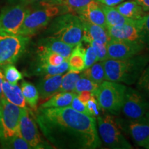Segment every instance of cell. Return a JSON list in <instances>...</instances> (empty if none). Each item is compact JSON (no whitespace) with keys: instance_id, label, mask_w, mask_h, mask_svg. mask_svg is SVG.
Here are the masks:
<instances>
[{"instance_id":"obj_1","label":"cell","mask_w":149,"mask_h":149,"mask_svg":"<svg viewBox=\"0 0 149 149\" xmlns=\"http://www.w3.org/2000/svg\"><path fill=\"white\" fill-rule=\"evenodd\" d=\"M95 119L70 107H40L36 110V122L43 134L51 144L59 148H100L102 141Z\"/></svg>"},{"instance_id":"obj_2","label":"cell","mask_w":149,"mask_h":149,"mask_svg":"<svg viewBox=\"0 0 149 149\" xmlns=\"http://www.w3.org/2000/svg\"><path fill=\"white\" fill-rule=\"evenodd\" d=\"M106 80L132 85L136 83L149 64V54H139L124 59L103 61Z\"/></svg>"},{"instance_id":"obj_3","label":"cell","mask_w":149,"mask_h":149,"mask_svg":"<svg viewBox=\"0 0 149 149\" xmlns=\"http://www.w3.org/2000/svg\"><path fill=\"white\" fill-rule=\"evenodd\" d=\"M50 35L66 44L75 46L82 42V19L77 15L64 13L53 19L48 29Z\"/></svg>"},{"instance_id":"obj_4","label":"cell","mask_w":149,"mask_h":149,"mask_svg":"<svg viewBox=\"0 0 149 149\" xmlns=\"http://www.w3.org/2000/svg\"><path fill=\"white\" fill-rule=\"evenodd\" d=\"M33 10H30L24 19L18 34L31 36L45 29L50 22L59 15L66 13L64 7L60 5H42Z\"/></svg>"},{"instance_id":"obj_5","label":"cell","mask_w":149,"mask_h":149,"mask_svg":"<svg viewBox=\"0 0 149 149\" xmlns=\"http://www.w3.org/2000/svg\"><path fill=\"white\" fill-rule=\"evenodd\" d=\"M126 88L121 83L106 80L100 85L94 96L102 110L117 115L122 110Z\"/></svg>"},{"instance_id":"obj_6","label":"cell","mask_w":149,"mask_h":149,"mask_svg":"<svg viewBox=\"0 0 149 149\" xmlns=\"http://www.w3.org/2000/svg\"><path fill=\"white\" fill-rule=\"evenodd\" d=\"M30 37L0 31V67L14 64L24 55Z\"/></svg>"},{"instance_id":"obj_7","label":"cell","mask_w":149,"mask_h":149,"mask_svg":"<svg viewBox=\"0 0 149 149\" xmlns=\"http://www.w3.org/2000/svg\"><path fill=\"white\" fill-rule=\"evenodd\" d=\"M97 121L100 139L106 147L112 149L133 148L111 115H100L97 117Z\"/></svg>"},{"instance_id":"obj_8","label":"cell","mask_w":149,"mask_h":149,"mask_svg":"<svg viewBox=\"0 0 149 149\" xmlns=\"http://www.w3.org/2000/svg\"><path fill=\"white\" fill-rule=\"evenodd\" d=\"M23 108L9 102L3 97L0 106V142L19 134L20 117Z\"/></svg>"},{"instance_id":"obj_9","label":"cell","mask_w":149,"mask_h":149,"mask_svg":"<svg viewBox=\"0 0 149 149\" xmlns=\"http://www.w3.org/2000/svg\"><path fill=\"white\" fill-rule=\"evenodd\" d=\"M31 10L25 3L8 6L0 13V31L18 34L26 16Z\"/></svg>"},{"instance_id":"obj_10","label":"cell","mask_w":149,"mask_h":149,"mask_svg":"<svg viewBox=\"0 0 149 149\" xmlns=\"http://www.w3.org/2000/svg\"><path fill=\"white\" fill-rule=\"evenodd\" d=\"M121 111L128 120L148 117L149 102L139 91L127 87Z\"/></svg>"},{"instance_id":"obj_11","label":"cell","mask_w":149,"mask_h":149,"mask_svg":"<svg viewBox=\"0 0 149 149\" xmlns=\"http://www.w3.org/2000/svg\"><path fill=\"white\" fill-rule=\"evenodd\" d=\"M146 44L139 41L110 39L107 44L109 59H124L130 58L144 50Z\"/></svg>"},{"instance_id":"obj_12","label":"cell","mask_w":149,"mask_h":149,"mask_svg":"<svg viewBox=\"0 0 149 149\" xmlns=\"http://www.w3.org/2000/svg\"><path fill=\"white\" fill-rule=\"evenodd\" d=\"M19 134L32 148H42V140L33 114L28 109H23L20 117Z\"/></svg>"},{"instance_id":"obj_13","label":"cell","mask_w":149,"mask_h":149,"mask_svg":"<svg viewBox=\"0 0 149 149\" xmlns=\"http://www.w3.org/2000/svg\"><path fill=\"white\" fill-rule=\"evenodd\" d=\"M124 124V130L130 136L138 146L146 148L149 139V122L148 117L137 120H128Z\"/></svg>"},{"instance_id":"obj_14","label":"cell","mask_w":149,"mask_h":149,"mask_svg":"<svg viewBox=\"0 0 149 149\" xmlns=\"http://www.w3.org/2000/svg\"><path fill=\"white\" fill-rule=\"evenodd\" d=\"M110 39L140 41V33L135 24H122L118 26H108L107 28Z\"/></svg>"},{"instance_id":"obj_15","label":"cell","mask_w":149,"mask_h":149,"mask_svg":"<svg viewBox=\"0 0 149 149\" xmlns=\"http://www.w3.org/2000/svg\"><path fill=\"white\" fill-rule=\"evenodd\" d=\"M77 14L81 19L91 22L93 24L101 26L105 29L107 28L105 15L100 3L97 2L95 0H92Z\"/></svg>"},{"instance_id":"obj_16","label":"cell","mask_w":149,"mask_h":149,"mask_svg":"<svg viewBox=\"0 0 149 149\" xmlns=\"http://www.w3.org/2000/svg\"><path fill=\"white\" fill-rule=\"evenodd\" d=\"M62 77L63 74H55L44 76V77L40 80L37 84L36 87L41 100H48L58 92Z\"/></svg>"},{"instance_id":"obj_17","label":"cell","mask_w":149,"mask_h":149,"mask_svg":"<svg viewBox=\"0 0 149 149\" xmlns=\"http://www.w3.org/2000/svg\"><path fill=\"white\" fill-rule=\"evenodd\" d=\"M83 37L82 41L89 43L93 41L107 44L110 40L107 30L101 26L93 24L82 19Z\"/></svg>"},{"instance_id":"obj_18","label":"cell","mask_w":149,"mask_h":149,"mask_svg":"<svg viewBox=\"0 0 149 149\" xmlns=\"http://www.w3.org/2000/svg\"><path fill=\"white\" fill-rule=\"evenodd\" d=\"M39 47L58 53L63 56L66 59H68L74 46L69 45L58 39L47 37L40 41Z\"/></svg>"},{"instance_id":"obj_19","label":"cell","mask_w":149,"mask_h":149,"mask_svg":"<svg viewBox=\"0 0 149 149\" xmlns=\"http://www.w3.org/2000/svg\"><path fill=\"white\" fill-rule=\"evenodd\" d=\"M3 97L9 102L23 109H27V104L20 86L13 84L4 79L2 83Z\"/></svg>"},{"instance_id":"obj_20","label":"cell","mask_w":149,"mask_h":149,"mask_svg":"<svg viewBox=\"0 0 149 149\" xmlns=\"http://www.w3.org/2000/svg\"><path fill=\"white\" fill-rule=\"evenodd\" d=\"M68 71L79 73L85 69V48L81 42L74 46L68 59Z\"/></svg>"},{"instance_id":"obj_21","label":"cell","mask_w":149,"mask_h":149,"mask_svg":"<svg viewBox=\"0 0 149 149\" xmlns=\"http://www.w3.org/2000/svg\"><path fill=\"white\" fill-rule=\"evenodd\" d=\"M106 17L108 26H118L122 24H135L137 20L126 17L119 12L114 6L100 4Z\"/></svg>"},{"instance_id":"obj_22","label":"cell","mask_w":149,"mask_h":149,"mask_svg":"<svg viewBox=\"0 0 149 149\" xmlns=\"http://www.w3.org/2000/svg\"><path fill=\"white\" fill-rule=\"evenodd\" d=\"M77 95L74 92L57 93L44 102L40 107L43 108H63L70 107L73 98Z\"/></svg>"},{"instance_id":"obj_23","label":"cell","mask_w":149,"mask_h":149,"mask_svg":"<svg viewBox=\"0 0 149 149\" xmlns=\"http://www.w3.org/2000/svg\"><path fill=\"white\" fill-rule=\"evenodd\" d=\"M122 15L132 19H139L146 13L135 0L123 1L115 7Z\"/></svg>"},{"instance_id":"obj_24","label":"cell","mask_w":149,"mask_h":149,"mask_svg":"<svg viewBox=\"0 0 149 149\" xmlns=\"http://www.w3.org/2000/svg\"><path fill=\"white\" fill-rule=\"evenodd\" d=\"M20 88L22 89L26 104L29 106L31 109L36 111L37 109V104H38L39 99H40L37 87L31 83L26 81H22Z\"/></svg>"},{"instance_id":"obj_25","label":"cell","mask_w":149,"mask_h":149,"mask_svg":"<svg viewBox=\"0 0 149 149\" xmlns=\"http://www.w3.org/2000/svg\"><path fill=\"white\" fill-rule=\"evenodd\" d=\"M81 74L99 85L106 81V74L102 61L95 62L92 66L85 68Z\"/></svg>"},{"instance_id":"obj_26","label":"cell","mask_w":149,"mask_h":149,"mask_svg":"<svg viewBox=\"0 0 149 149\" xmlns=\"http://www.w3.org/2000/svg\"><path fill=\"white\" fill-rule=\"evenodd\" d=\"M37 59H38V64H50L53 66H59L65 60H66L63 56L59 54L40 47H38Z\"/></svg>"},{"instance_id":"obj_27","label":"cell","mask_w":149,"mask_h":149,"mask_svg":"<svg viewBox=\"0 0 149 149\" xmlns=\"http://www.w3.org/2000/svg\"><path fill=\"white\" fill-rule=\"evenodd\" d=\"M68 59L65 60L59 66H53L50 64H37L36 73L43 76H51L55 74H63L68 71Z\"/></svg>"},{"instance_id":"obj_28","label":"cell","mask_w":149,"mask_h":149,"mask_svg":"<svg viewBox=\"0 0 149 149\" xmlns=\"http://www.w3.org/2000/svg\"><path fill=\"white\" fill-rule=\"evenodd\" d=\"M81 74L77 72L68 71L65 74H63L62 80L58 92H73L76 82L79 79Z\"/></svg>"},{"instance_id":"obj_29","label":"cell","mask_w":149,"mask_h":149,"mask_svg":"<svg viewBox=\"0 0 149 149\" xmlns=\"http://www.w3.org/2000/svg\"><path fill=\"white\" fill-rule=\"evenodd\" d=\"M99 86H100V85L97 84L93 82L88 78L81 74L79 79L76 82L73 92L75 93L76 94H78L82 91H89V92L93 93V95H95Z\"/></svg>"},{"instance_id":"obj_30","label":"cell","mask_w":149,"mask_h":149,"mask_svg":"<svg viewBox=\"0 0 149 149\" xmlns=\"http://www.w3.org/2000/svg\"><path fill=\"white\" fill-rule=\"evenodd\" d=\"M92 0H61L59 5L64 7L66 13H76L84 8Z\"/></svg>"},{"instance_id":"obj_31","label":"cell","mask_w":149,"mask_h":149,"mask_svg":"<svg viewBox=\"0 0 149 149\" xmlns=\"http://www.w3.org/2000/svg\"><path fill=\"white\" fill-rule=\"evenodd\" d=\"M1 146L4 148L12 149H31L32 147L19 135H17L7 140L1 142Z\"/></svg>"},{"instance_id":"obj_32","label":"cell","mask_w":149,"mask_h":149,"mask_svg":"<svg viewBox=\"0 0 149 149\" xmlns=\"http://www.w3.org/2000/svg\"><path fill=\"white\" fill-rule=\"evenodd\" d=\"M137 25L140 33V41L146 45L149 44V13L137 19Z\"/></svg>"},{"instance_id":"obj_33","label":"cell","mask_w":149,"mask_h":149,"mask_svg":"<svg viewBox=\"0 0 149 149\" xmlns=\"http://www.w3.org/2000/svg\"><path fill=\"white\" fill-rule=\"evenodd\" d=\"M3 73L6 81L13 84H17L19 81L23 79V74L21 72L19 71L13 64H10L3 67Z\"/></svg>"},{"instance_id":"obj_34","label":"cell","mask_w":149,"mask_h":149,"mask_svg":"<svg viewBox=\"0 0 149 149\" xmlns=\"http://www.w3.org/2000/svg\"><path fill=\"white\" fill-rule=\"evenodd\" d=\"M137 88L144 95L149 97V64L146 66L137 80Z\"/></svg>"},{"instance_id":"obj_35","label":"cell","mask_w":149,"mask_h":149,"mask_svg":"<svg viewBox=\"0 0 149 149\" xmlns=\"http://www.w3.org/2000/svg\"><path fill=\"white\" fill-rule=\"evenodd\" d=\"M89 44H91L93 46V48H94L95 51L96 53L97 57V61H103L107 60V59H109L107 44L95 42V41L90 42Z\"/></svg>"},{"instance_id":"obj_36","label":"cell","mask_w":149,"mask_h":149,"mask_svg":"<svg viewBox=\"0 0 149 149\" xmlns=\"http://www.w3.org/2000/svg\"><path fill=\"white\" fill-rule=\"evenodd\" d=\"M86 107L88 108V111H90L91 116L95 118V117L100 115V111H101L102 108L94 95L86 103Z\"/></svg>"},{"instance_id":"obj_37","label":"cell","mask_w":149,"mask_h":149,"mask_svg":"<svg viewBox=\"0 0 149 149\" xmlns=\"http://www.w3.org/2000/svg\"><path fill=\"white\" fill-rule=\"evenodd\" d=\"M97 61V57L93 46L89 44L85 49V68H88Z\"/></svg>"},{"instance_id":"obj_38","label":"cell","mask_w":149,"mask_h":149,"mask_svg":"<svg viewBox=\"0 0 149 149\" xmlns=\"http://www.w3.org/2000/svg\"><path fill=\"white\" fill-rule=\"evenodd\" d=\"M70 107L72 108V109L75 110L76 111L79 112V113H83V114L87 115L88 116H91L90 111H88V108L86 107V104L80 101L77 95L73 98V100H72L71 104L70 105Z\"/></svg>"},{"instance_id":"obj_39","label":"cell","mask_w":149,"mask_h":149,"mask_svg":"<svg viewBox=\"0 0 149 149\" xmlns=\"http://www.w3.org/2000/svg\"><path fill=\"white\" fill-rule=\"evenodd\" d=\"M77 96L80 101L86 104L93 96V94L89 91H82V92L78 93Z\"/></svg>"},{"instance_id":"obj_40","label":"cell","mask_w":149,"mask_h":149,"mask_svg":"<svg viewBox=\"0 0 149 149\" xmlns=\"http://www.w3.org/2000/svg\"><path fill=\"white\" fill-rule=\"evenodd\" d=\"M95 1L100 4L109 6H115L125 0H95Z\"/></svg>"},{"instance_id":"obj_41","label":"cell","mask_w":149,"mask_h":149,"mask_svg":"<svg viewBox=\"0 0 149 149\" xmlns=\"http://www.w3.org/2000/svg\"><path fill=\"white\" fill-rule=\"evenodd\" d=\"M28 3H31L37 6L42 5H55L53 0H28Z\"/></svg>"},{"instance_id":"obj_42","label":"cell","mask_w":149,"mask_h":149,"mask_svg":"<svg viewBox=\"0 0 149 149\" xmlns=\"http://www.w3.org/2000/svg\"><path fill=\"white\" fill-rule=\"evenodd\" d=\"M142 8L144 12H149V0H135Z\"/></svg>"},{"instance_id":"obj_43","label":"cell","mask_w":149,"mask_h":149,"mask_svg":"<svg viewBox=\"0 0 149 149\" xmlns=\"http://www.w3.org/2000/svg\"><path fill=\"white\" fill-rule=\"evenodd\" d=\"M4 80V77H3V70L1 69L0 67V95L3 97V93H2V83Z\"/></svg>"},{"instance_id":"obj_44","label":"cell","mask_w":149,"mask_h":149,"mask_svg":"<svg viewBox=\"0 0 149 149\" xmlns=\"http://www.w3.org/2000/svg\"><path fill=\"white\" fill-rule=\"evenodd\" d=\"M13 2H19V3H28V0H9Z\"/></svg>"},{"instance_id":"obj_45","label":"cell","mask_w":149,"mask_h":149,"mask_svg":"<svg viewBox=\"0 0 149 149\" xmlns=\"http://www.w3.org/2000/svg\"><path fill=\"white\" fill-rule=\"evenodd\" d=\"M60 1H61V0H53L54 4H55V5H59Z\"/></svg>"},{"instance_id":"obj_46","label":"cell","mask_w":149,"mask_h":149,"mask_svg":"<svg viewBox=\"0 0 149 149\" xmlns=\"http://www.w3.org/2000/svg\"><path fill=\"white\" fill-rule=\"evenodd\" d=\"M2 98H3V97L0 95V106H1V100H2Z\"/></svg>"},{"instance_id":"obj_47","label":"cell","mask_w":149,"mask_h":149,"mask_svg":"<svg viewBox=\"0 0 149 149\" xmlns=\"http://www.w3.org/2000/svg\"><path fill=\"white\" fill-rule=\"evenodd\" d=\"M146 148H148L149 149V139H148V144H147L146 146Z\"/></svg>"},{"instance_id":"obj_48","label":"cell","mask_w":149,"mask_h":149,"mask_svg":"<svg viewBox=\"0 0 149 149\" xmlns=\"http://www.w3.org/2000/svg\"><path fill=\"white\" fill-rule=\"evenodd\" d=\"M148 122H149V115H148Z\"/></svg>"}]
</instances>
